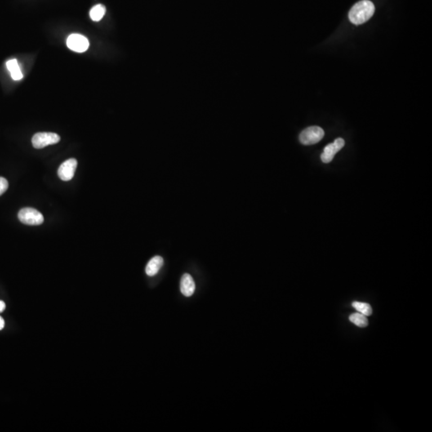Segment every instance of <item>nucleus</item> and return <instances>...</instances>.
Segmentation results:
<instances>
[{
	"label": "nucleus",
	"instance_id": "nucleus-4",
	"mask_svg": "<svg viewBox=\"0 0 432 432\" xmlns=\"http://www.w3.org/2000/svg\"><path fill=\"white\" fill-rule=\"evenodd\" d=\"M60 141V136L55 133L39 132L36 133L32 137V145L36 149H41L46 146L56 144Z\"/></svg>",
	"mask_w": 432,
	"mask_h": 432
},
{
	"label": "nucleus",
	"instance_id": "nucleus-14",
	"mask_svg": "<svg viewBox=\"0 0 432 432\" xmlns=\"http://www.w3.org/2000/svg\"><path fill=\"white\" fill-rule=\"evenodd\" d=\"M8 188V182L5 178L0 177V196L5 193Z\"/></svg>",
	"mask_w": 432,
	"mask_h": 432
},
{
	"label": "nucleus",
	"instance_id": "nucleus-1",
	"mask_svg": "<svg viewBox=\"0 0 432 432\" xmlns=\"http://www.w3.org/2000/svg\"><path fill=\"white\" fill-rule=\"evenodd\" d=\"M375 13L373 2L369 0H362L352 6L349 12V19L355 25H360L368 21Z\"/></svg>",
	"mask_w": 432,
	"mask_h": 432
},
{
	"label": "nucleus",
	"instance_id": "nucleus-2",
	"mask_svg": "<svg viewBox=\"0 0 432 432\" xmlns=\"http://www.w3.org/2000/svg\"><path fill=\"white\" fill-rule=\"evenodd\" d=\"M324 131L318 126H312L304 129L300 133V141L304 145H313L317 144L323 139Z\"/></svg>",
	"mask_w": 432,
	"mask_h": 432
},
{
	"label": "nucleus",
	"instance_id": "nucleus-3",
	"mask_svg": "<svg viewBox=\"0 0 432 432\" xmlns=\"http://www.w3.org/2000/svg\"><path fill=\"white\" fill-rule=\"evenodd\" d=\"M19 220L27 225H40L44 221L43 216L36 209L25 207L19 211L18 214Z\"/></svg>",
	"mask_w": 432,
	"mask_h": 432
},
{
	"label": "nucleus",
	"instance_id": "nucleus-16",
	"mask_svg": "<svg viewBox=\"0 0 432 432\" xmlns=\"http://www.w3.org/2000/svg\"><path fill=\"white\" fill-rule=\"evenodd\" d=\"M5 322L3 320V318L2 317L0 316V330H2L3 327H4Z\"/></svg>",
	"mask_w": 432,
	"mask_h": 432
},
{
	"label": "nucleus",
	"instance_id": "nucleus-6",
	"mask_svg": "<svg viewBox=\"0 0 432 432\" xmlns=\"http://www.w3.org/2000/svg\"><path fill=\"white\" fill-rule=\"evenodd\" d=\"M77 167V160L76 158H69L63 162L58 170L59 177L64 181H69L74 177Z\"/></svg>",
	"mask_w": 432,
	"mask_h": 432
},
{
	"label": "nucleus",
	"instance_id": "nucleus-5",
	"mask_svg": "<svg viewBox=\"0 0 432 432\" xmlns=\"http://www.w3.org/2000/svg\"><path fill=\"white\" fill-rule=\"evenodd\" d=\"M68 48L76 52L82 53L88 49V39L79 34H72L69 36L67 40Z\"/></svg>",
	"mask_w": 432,
	"mask_h": 432
},
{
	"label": "nucleus",
	"instance_id": "nucleus-10",
	"mask_svg": "<svg viewBox=\"0 0 432 432\" xmlns=\"http://www.w3.org/2000/svg\"><path fill=\"white\" fill-rule=\"evenodd\" d=\"M6 68L11 72V77L14 80H20L23 79V76L16 59H11L6 62Z\"/></svg>",
	"mask_w": 432,
	"mask_h": 432
},
{
	"label": "nucleus",
	"instance_id": "nucleus-9",
	"mask_svg": "<svg viewBox=\"0 0 432 432\" xmlns=\"http://www.w3.org/2000/svg\"><path fill=\"white\" fill-rule=\"evenodd\" d=\"M162 265H163V259L158 255L155 256L148 262V265L146 267V273L149 276H154L156 274H158Z\"/></svg>",
	"mask_w": 432,
	"mask_h": 432
},
{
	"label": "nucleus",
	"instance_id": "nucleus-15",
	"mask_svg": "<svg viewBox=\"0 0 432 432\" xmlns=\"http://www.w3.org/2000/svg\"><path fill=\"white\" fill-rule=\"evenodd\" d=\"M5 308H6V304H5L4 302L0 300V313L3 312L5 310Z\"/></svg>",
	"mask_w": 432,
	"mask_h": 432
},
{
	"label": "nucleus",
	"instance_id": "nucleus-7",
	"mask_svg": "<svg viewBox=\"0 0 432 432\" xmlns=\"http://www.w3.org/2000/svg\"><path fill=\"white\" fill-rule=\"evenodd\" d=\"M344 144H345V142H344V139L338 138V139H335L333 144H330L326 146L324 150H323V154L321 155L322 161L325 163L331 162L335 157V154L344 148Z\"/></svg>",
	"mask_w": 432,
	"mask_h": 432
},
{
	"label": "nucleus",
	"instance_id": "nucleus-8",
	"mask_svg": "<svg viewBox=\"0 0 432 432\" xmlns=\"http://www.w3.org/2000/svg\"><path fill=\"white\" fill-rule=\"evenodd\" d=\"M180 290L181 292L186 297H190L194 294L195 290H196V284H195L193 278L189 274H184L182 277L181 282H180Z\"/></svg>",
	"mask_w": 432,
	"mask_h": 432
},
{
	"label": "nucleus",
	"instance_id": "nucleus-13",
	"mask_svg": "<svg viewBox=\"0 0 432 432\" xmlns=\"http://www.w3.org/2000/svg\"><path fill=\"white\" fill-rule=\"evenodd\" d=\"M352 306L357 312L364 314L366 316H370L372 314V308H371V305L367 303L354 301L352 303Z\"/></svg>",
	"mask_w": 432,
	"mask_h": 432
},
{
	"label": "nucleus",
	"instance_id": "nucleus-11",
	"mask_svg": "<svg viewBox=\"0 0 432 432\" xmlns=\"http://www.w3.org/2000/svg\"><path fill=\"white\" fill-rule=\"evenodd\" d=\"M106 13V7L103 4L95 5L90 11V17L93 21L99 22L103 19Z\"/></svg>",
	"mask_w": 432,
	"mask_h": 432
},
{
	"label": "nucleus",
	"instance_id": "nucleus-12",
	"mask_svg": "<svg viewBox=\"0 0 432 432\" xmlns=\"http://www.w3.org/2000/svg\"><path fill=\"white\" fill-rule=\"evenodd\" d=\"M349 320L358 327H366L368 325V320L367 316L364 314H361L359 312L353 313L349 316Z\"/></svg>",
	"mask_w": 432,
	"mask_h": 432
}]
</instances>
